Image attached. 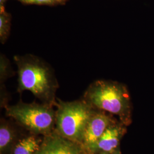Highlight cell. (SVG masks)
Returning <instances> with one entry per match:
<instances>
[{"instance_id": "cell-1", "label": "cell", "mask_w": 154, "mask_h": 154, "mask_svg": "<svg viewBox=\"0 0 154 154\" xmlns=\"http://www.w3.org/2000/svg\"><path fill=\"white\" fill-rule=\"evenodd\" d=\"M14 59L18 67V90L30 91L45 103L55 105L58 82L51 68L31 54L16 55Z\"/></svg>"}, {"instance_id": "cell-2", "label": "cell", "mask_w": 154, "mask_h": 154, "mask_svg": "<svg viewBox=\"0 0 154 154\" xmlns=\"http://www.w3.org/2000/svg\"><path fill=\"white\" fill-rule=\"evenodd\" d=\"M84 99L98 110L118 116L126 126L131 123V103L126 86L121 83L98 80L90 85Z\"/></svg>"}, {"instance_id": "cell-3", "label": "cell", "mask_w": 154, "mask_h": 154, "mask_svg": "<svg viewBox=\"0 0 154 154\" xmlns=\"http://www.w3.org/2000/svg\"><path fill=\"white\" fill-rule=\"evenodd\" d=\"M57 131L62 137L81 144L85 129L96 109L83 99L56 102Z\"/></svg>"}, {"instance_id": "cell-4", "label": "cell", "mask_w": 154, "mask_h": 154, "mask_svg": "<svg viewBox=\"0 0 154 154\" xmlns=\"http://www.w3.org/2000/svg\"><path fill=\"white\" fill-rule=\"evenodd\" d=\"M6 116H10L30 131L45 135L51 132L55 123V112L48 103H25L6 107Z\"/></svg>"}, {"instance_id": "cell-5", "label": "cell", "mask_w": 154, "mask_h": 154, "mask_svg": "<svg viewBox=\"0 0 154 154\" xmlns=\"http://www.w3.org/2000/svg\"><path fill=\"white\" fill-rule=\"evenodd\" d=\"M34 154H90L80 143L61 135L57 131L45 135Z\"/></svg>"}, {"instance_id": "cell-6", "label": "cell", "mask_w": 154, "mask_h": 154, "mask_svg": "<svg viewBox=\"0 0 154 154\" xmlns=\"http://www.w3.org/2000/svg\"><path fill=\"white\" fill-rule=\"evenodd\" d=\"M116 122L106 111L96 109L86 127L83 136L81 144L90 154H93L94 149L100 137L106 129Z\"/></svg>"}, {"instance_id": "cell-7", "label": "cell", "mask_w": 154, "mask_h": 154, "mask_svg": "<svg viewBox=\"0 0 154 154\" xmlns=\"http://www.w3.org/2000/svg\"><path fill=\"white\" fill-rule=\"evenodd\" d=\"M126 126L122 123L114 122L108 127L100 137L94 149L93 154H112L119 149V142L126 131Z\"/></svg>"}, {"instance_id": "cell-8", "label": "cell", "mask_w": 154, "mask_h": 154, "mask_svg": "<svg viewBox=\"0 0 154 154\" xmlns=\"http://www.w3.org/2000/svg\"><path fill=\"white\" fill-rule=\"evenodd\" d=\"M41 142L34 137L20 140L13 149V154H34L38 150Z\"/></svg>"}, {"instance_id": "cell-9", "label": "cell", "mask_w": 154, "mask_h": 154, "mask_svg": "<svg viewBox=\"0 0 154 154\" xmlns=\"http://www.w3.org/2000/svg\"><path fill=\"white\" fill-rule=\"evenodd\" d=\"M15 138L14 131L5 124H1L0 127V151L1 154L6 152Z\"/></svg>"}, {"instance_id": "cell-10", "label": "cell", "mask_w": 154, "mask_h": 154, "mask_svg": "<svg viewBox=\"0 0 154 154\" xmlns=\"http://www.w3.org/2000/svg\"><path fill=\"white\" fill-rule=\"evenodd\" d=\"M0 40L4 44L8 38L11 28V16L6 12L4 7H0Z\"/></svg>"}, {"instance_id": "cell-11", "label": "cell", "mask_w": 154, "mask_h": 154, "mask_svg": "<svg viewBox=\"0 0 154 154\" xmlns=\"http://www.w3.org/2000/svg\"><path fill=\"white\" fill-rule=\"evenodd\" d=\"M18 1L25 4L46 5H59V4H63L66 2L65 0H18Z\"/></svg>"}, {"instance_id": "cell-12", "label": "cell", "mask_w": 154, "mask_h": 154, "mask_svg": "<svg viewBox=\"0 0 154 154\" xmlns=\"http://www.w3.org/2000/svg\"><path fill=\"white\" fill-rule=\"evenodd\" d=\"M9 65L7 60L4 57H1V79H4L9 76L10 71H9Z\"/></svg>"}, {"instance_id": "cell-13", "label": "cell", "mask_w": 154, "mask_h": 154, "mask_svg": "<svg viewBox=\"0 0 154 154\" xmlns=\"http://www.w3.org/2000/svg\"><path fill=\"white\" fill-rule=\"evenodd\" d=\"M6 0H0V6H4V4Z\"/></svg>"}, {"instance_id": "cell-14", "label": "cell", "mask_w": 154, "mask_h": 154, "mask_svg": "<svg viewBox=\"0 0 154 154\" xmlns=\"http://www.w3.org/2000/svg\"><path fill=\"white\" fill-rule=\"evenodd\" d=\"M112 154H121V152L119 149H118Z\"/></svg>"}, {"instance_id": "cell-15", "label": "cell", "mask_w": 154, "mask_h": 154, "mask_svg": "<svg viewBox=\"0 0 154 154\" xmlns=\"http://www.w3.org/2000/svg\"><path fill=\"white\" fill-rule=\"evenodd\" d=\"M108 154V153H98V154Z\"/></svg>"}, {"instance_id": "cell-16", "label": "cell", "mask_w": 154, "mask_h": 154, "mask_svg": "<svg viewBox=\"0 0 154 154\" xmlns=\"http://www.w3.org/2000/svg\"><path fill=\"white\" fill-rule=\"evenodd\" d=\"M65 1H66V0H65Z\"/></svg>"}]
</instances>
